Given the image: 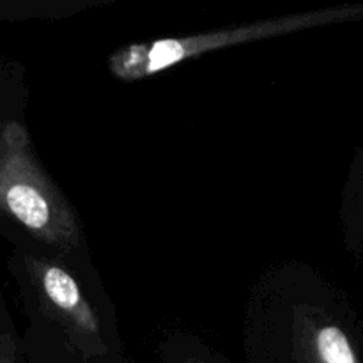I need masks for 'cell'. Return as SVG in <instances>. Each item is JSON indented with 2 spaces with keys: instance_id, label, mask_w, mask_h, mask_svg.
Segmentation results:
<instances>
[{
  "instance_id": "1",
  "label": "cell",
  "mask_w": 363,
  "mask_h": 363,
  "mask_svg": "<svg viewBox=\"0 0 363 363\" xmlns=\"http://www.w3.org/2000/svg\"><path fill=\"white\" fill-rule=\"evenodd\" d=\"M0 216L60 254L80 247L74 211L41 169L28 131L16 121L0 123Z\"/></svg>"
},
{
  "instance_id": "2",
  "label": "cell",
  "mask_w": 363,
  "mask_h": 363,
  "mask_svg": "<svg viewBox=\"0 0 363 363\" xmlns=\"http://www.w3.org/2000/svg\"><path fill=\"white\" fill-rule=\"evenodd\" d=\"M358 20H363V4H350V6L268 18V20L238 25V27L223 28V30L133 43L113 52L108 59V67L110 73L119 80H142L167 67H172L194 57H201L208 52L227 48V46L275 38V35L291 34V32L305 30V28Z\"/></svg>"
},
{
  "instance_id": "3",
  "label": "cell",
  "mask_w": 363,
  "mask_h": 363,
  "mask_svg": "<svg viewBox=\"0 0 363 363\" xmlns=\"http://www.w3.org/2000/svg\"><path fill=\"white\" fill-rule=\"evenodd\" d=\"M25 269L53 321L66 332L74 350L85 357L106 353L101 321L67 269L50 259L25 257Z\"/></svg>"
},
{
  "instance_id": "4",
  "label": "cell",
  "mask_w": 363,
  "mask_h": 363,
  "mask_svg": "<svg viewBox=\"0 0 363 363\" xmlns=\"http://www.w3.org/2000/svg\"><path fill=\"white\" fill-rule=\"evenodd\" d=\"M294 363H363V330L321 307H307L296 319Z\"/></svg>"
},
{
  "instance_id": "5",
  "label": "cell",
  "mask_w": 363,
  "mask_h": 363,
  "mask_svg": "<svg viewBox=\"0 0 363 363\" xmlns=\"http://www.w3.org/2000/svg\"><path fill=\"white\" fill-rule=\"evenodd\" d=\"M344 211H346L347 238L353 243L357 254L363 259V144L351 170Z\"/></svg>"
},
{
  "instance_id": "6",
  "label": "cell",
  "mask_w": 363,
  "mask_h": 363,
  "mask_svg": "<svg viewBox=\"0 0 363 363\" xmlns=\"http://www.w3.org/2000/svg\"><path fill=\"white\" fill-rule=\"evenodd\" d=\"M0 363H16V342L9 333H0Z\"/></svg>"
},
{
  "instance_id": "7",
  "label": "cell",
  "mask_w": 363,
  "mask_h": 363,
  "mask_svg": "<svg viewBox=\"0 0 363 363\" xmlns=\"http://www.w3.org/2000/svg\"><path fill=\"white\" fill-rule=\"evenodd\" d=\"M177 363H218V362H213V360H209V358L201 357V354H190V357L181 358Z\"/></svg>"
}]
</instances>
